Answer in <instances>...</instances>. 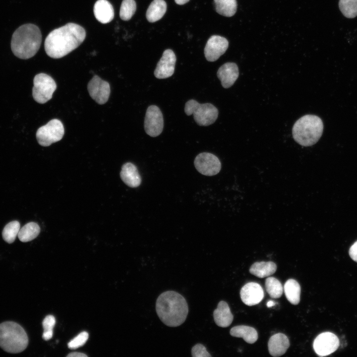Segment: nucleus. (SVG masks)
Wrapping results in <instances>:
<instances>
[{
	"label": "nucleus",
	"mask_w": 357,
	"mask_h": 357,
	"mask_svg": "<svg viewBox=\"0 0 357 357\" xmlns=\"http://www.w3.org/2000/svg\"><path fill=\"white\" fill-rule=\"evenodd\" d=\"M85 37L84 28L76 23H67L48 34L44 44L46 53L52 58H61L76 49Z\"/></svg>",
	"instance_id": "obj_1"
},
{
	"label": "nucleus",
	"mask_w": 357,
	"mask_h": 357,
	"mask_svg": "<svg viewBox=\"0 0 357 357\" xmlns=\"http://www.w3.org/2000/svg\"><path fill=\"white\" fill-rule=\"evenodd\" d=\"M156 310L164 324L175 327L185 321L188 312V306L186 299L180 294L174 291H167L158 297Z\"/></svg>",
	"instance_id": "obj_2"
},
{
	"label": "nucleus",
	"mask_w": 357,
	"mask_h": 357,
	"mask_svg": "<svg viewBox=\"0 0 357 357\" xmlns=\"http://www.w3.org/2000/svg\"><path fill=\"white\" fill-rule=\"evenodd\" d=\"M41 42L42 34L39 27L33 24H25L13 33L11 49L16 57L21 59H28L37 53Z\"/></svg>",
	"instance_id": "obj_3"
},
{
	"label": "nucleus",
	"mask_w": 357,
	"mask_h": 357,
	"mask_svg": "<svg viewBox=\"0 0 357 357\" xmlns=\"http://www.w3.org/2000/svg\"><path fill=\"white\" fill-rule=\"evenodd\" d=\"M323 130L321 119L317 116H303L295 123L292 133L294 140L303 146L315 144L321 137Z\"/></svg>",
	"instance_id": "obj_4"
},
{
	"label": "nucleus",
	"mask_w": 357,
	"mask_h": 357,
	"mask_svg": "<svg viewBox=\"0 0 357 357\" xmlns=\"http://www.w3.org/2000/svg\"><path fill=\"white\" fill-rule=\"evenodd\" d=\"M28 344L26 332L19 324L13 321L0 324V347L4 351L19 353L25 350Z\"/></svg>",
	"instance_id": "obj_5"
},
{
	"label": "nucleus",
	"mask_w": 357,
	"mask_h": 357,
	"mask_svg": "<svg viewBox=\"0 0 357 357\" xmlns=\"http://www.w3.org/2000/svg\"><path fill=\"white\" fill-rule=\"evenodd\" d=\"M184 112L187 116L192 115L195 122L200 126L213 124L218 116V110L214 105L210 103L200 104L193 99L185 103Z\"/></svg>",
	"instance_id": "obj_6"
},
{
	"label": "nucleus",
	"mask_w": 357,
	"mask_h": 357,
	"mask_svg": "<svg viewBox=\"0 0 357 357\" xmlns=\"http://www.w3.org/2000/svg\"><path fill=\"white\" fill-rule=\"evenodd\" d=\"M33 84L32 96L35 101L40 104L49 101L57 89V84L53 78L44 73L35 76Z\"/></svg>",
	"instance_id": "obj_7"
},
{
	"label": "nucleus",
	"mask_w": 357,
	"mask_h": 357,
	"mask_svg": "<svg viewBox=\"0 0 357 357\" xmlns=\"http://www.w3.org/2000/svg\"><path fill=\"white\" fill-rule=\"evenodd\" d=\"M64 129L62 122L58 119H53L46 124L38 128L36 138L42 146H49L60 140L63 136Z\"/></svg>",
	"instance_id": "obj_8"
},
{
	"label": "nucleus",
	"mask_w": 357,
	"mask_h": 357,
	"mask_svg": "<svg viewBox=\"0 0 357 357\" xmlns=\"http://www.w3.org/2000/svg\"><path fill=\"white\" fill-rule=\"evenodd\" d=\"M144 126L146 133L151 137H156L162 133L164 127L163 117L157 106L151 105L148 107Z\"/></svg>",
	"instance_id": "obj_9"
},
{
	"label": "nucleus",
	"mask_w": 357,
	"mask_h": 357,
	"mask_svg": "<svg viewBox=\"0 0 357 357\" xmlns=\"http://www.w3.org/2000/svg\"><path fill=\"white\" fill-rule=\"evenodd\" d=\"M340 341L337 336L329 332L318 335L313 343V349L320 357L326 356L336 351L338 348Z\"/></svg>",
	"instance_id": "obj_10"
},
{
	"label": "nucleus",
	"mask_w": 357,
	"mask_h": 357,
	"mask_svg": "<svg viewBox=\"0 0 357 357\" xmlns=\"http://www.w3.org/2000/svg\"><path fill=\"white\" fill-rule=\"evenodd\" d=\"M194 164L200 173L208 176L217 174L221 168V164L218 158L208 152L199 154L195 158Z\"/></svg>",
	"instance_id": "obj_11"
},
{
	"label": "nucleus",
	"mask_w": 357,
	"mask_h": 357,
	"mask_svg": "<svg viewBox=\"0 0 357 357\" xmlns=\"http://www.w3.org/2000/svg\"><path fill=\"white\" fill-rule=\"evenodd\" d=\"M87 89L90 97L98 104L103 105L108 100L110 95L109 83L97 75H94L89 82Z\"/></svg>",
	"instance_id": "obj_12"
},
{
	"label": "nucleus",
	"mask_w": 357,
	"mask_h": 357,
	"mask_svg": "<svg viewBox=\"0 0 357 357\" xmlns=\"http://www.w3.org/2000/svg\"><path fill=\"white\" fill-rule=\"evenodd\" d=\"M229 46L228 40L218 35L209 38L204 48V55L209 61H215L223 55Z\"/></svg>",
	"instance_id": "obj_13"
},
{
	"label": "nucleus",
	"mask_w": 357,
	"mask_h": 357,
	"mask_svg": "<svg viewBox=\"0 0 357 357\" xmlns=\"http://www.w3.org/2000/svg\"><path fill=\"white\" fill-rule=\"evenodd\" d=\"M176 57L171 49L166 50L158 62L154 70V75L158 79L171 77L174 73Z\"/></svg>",
	"instance_id": "obj_14"
},
{
	"label": "nucleus",
	"mask_w": 357,
	"mask_h": 357,
	"mask_svg": "<svg viewBox=\"0 0 357 357\" xmlns=\"http://www.w3.org/2000/svg\"><path fill=\"white\" fill-rule=\"evenodd\" d=\"M240 296L242 301L247 305L252 306L259 303L264 298V291L258 283L250 282L241 289Z\"/></svg>",
	"instance_id": "obj_15"
},
{
	"label": "nucleus",
	"mask_w": 357,
	"mask_h": 357,
	"mask_svg": "<svg viewBox=\"0 0 357 357\" xmlns=\"http://www.w3.org/2000/svg\"><path fill=\"white\" fill-rule=\"evenodd\" d=\"M238 68L234 62H227L218 70L217 75L225 88L231 87L238 77Z\"/></svg>",
	"instance_id": "obj_16"
},
{
	"label": "nucleus",
	"mask_w": 357,
	"mask_h": 357,
	"mask_svg": "<svg viewBox=\"0 0 357 357\" xmlns=\"http://www.w3.org/2000/svg\"><path fill=\"white\" fill-rule=\"evenodd\" d=\"M289 346V339L285 334L281 333L272 336L268 343L269 352L273 357L284 355Z\"/></svg>",
	"instance_id": "obj_17"
},
{
	"label": "nucleus",
	"mask_w": 357,
	"mask_h": 357,
	"mask_svg": "<svg viewBox=\"0 0 357 357\" xmlns=\"http://www.w3.org/2000/svg\"><path fill=\"white\" fill-rule=\"evenodd\" d=\"M95 18L100 22L106 24L114 17V10L111 3L107 0H98L94 6Z\"/></svg>",
	"instance_id": "obj_18"
},
{
	"label": "nucleus",
	"mask_w": 357,
	"mask_h": 357,
	"mask_svg": "<svg viewBox=\"0 0 357 357\" xmlns=\"http://www.w3.org/2000/svg\"><path fill=\"white\" fill-rule=\"evenodd\" d=\"M120 176L122 180L131 187H137L141 182L137 167L130 162L126 163L122 166Z\"/></svg>",
	"instance_id": "obj_19"
},
{
	"label": "nucleus",
	"mask_w": 357,
	"mask_h": 357,
	"mask_svg": "<svg viewBox=\"0 0 357 357\" xmlns=\"http://www.w3.org/2000/svg\"><path fill=\"white\" fill-rule=\"evenodd\" d=\"M213 317L217 325L224 328L229 326L234 319L228 304L223 300L218 303L217 308L214 310Z\"/></svg>",
	"instance_id": "obj_20"
},
{
	"label": "nucleus",
	"mask_w": 357,
	"mask_h": 357,
	"mask_svg": "<svg viewBox=\"0 0 357 357\" xmlns=\"http://www.w3.org/2000/svg\"><path fill=\"white\" fill-rule=\"evenodd\" d=\"M230 335L233 337L242 338L247 343L253 344L258 339V333L253 327L239 325L231 328Z\"/></svg>",
	"instance_id": "obj_21"
},
{
	"label": "nucleus",
	"mask_w": 357,
	"mask_h": 357,
	"mask_svg": "<svg viewBox=\"0 0 357 357\" xmlns=\"http://www.w3.org/2000/svg\"><path fill=\"white\" fill-rule=\"evenodd\" d=\"M276 269V264L272 261L257 262L251 266L249 272L257 277L263 278L273 274Z\"/></svg>",
	"instance_id": "obj_22"
},
{
	"label": "nucleus",
	"mask_w": 357,
	"mask_h": 357,
	"mask_svg": "<svg viewBox=\"0 0 357 357\" xmlns=\"http://www.w3.org/2000/svg\"><path fill=\"white\" fill-rule=\"evenodd\" d=\"M167 10V4L164 0H154L146 11V18L150 22L160 20Z\"/></svg>",
	"instance_id": "obj_23"
},
{
	"label": "nucleus",
	"mask_w": 357,
	"mask_h": 357,
	"mask_svg": "<svg viewBox=\"0 0 357 357\" xmlns=\"http://www.w3.org/2000/svg\"><path fill=\"white\" fill-rule=\"evenodd\" d=\"M285 296L288 301L294 305H297L300 301V286L295 280H287L284 287Z\"/></svg>",
	"instance_id": "obj_24"
},
{
	"label": "nucleus",
	"mask_w": 357,
	"mask_h": 357,
	"mask_svg": "<svg viewBox=\"0 0 357 357\" xmlns=\"http://www.w3.org/2000/svg\"><path fill=\"white\" fill-rule=\"evenodd\" d=\"M40 232V227L37 223L29 222L20 229L17 236L21 241L26 242L36 238Z\"/></svg>",
	"instance_id": "obj_25"
},
{
	"label": "nucleus",
	"mask_w": 357,
	"mask_h": 357,
	"mask_svg": "<svg viewBox=\"0 0 357 357\" xmlns=\"http://www.w3.org/2000/svg\"><path fill=\"white\" fill-rule=\"evenodd\" d=\"M217 13L226 17L233 16L237 9L236 0H214Z\"/></svg>",
	"instance_id": "obj_26"
},
{
	"label": "nucleus",
	"mask_w": 357,
	"mask_h": 357,
	"mask_svg": "<svg viewBox=\"0 0 357 357\" xmlns=\"http://www.w3.org/2000/svg\"><path fill=\"white\" fill-rule=\"evenodd\" d=\"M20 229L18 221H13L5 225L2 232V238L8 243L14 242Z\"/></svg>",
	"instance_id": "obj_27"
},
{
	"label": "nucleus",
	"mask_w": 357,
	"mask_h": 357,
	"mask_svg": "<svg viewBox=\"0 0 357 357\" xmlns=\"http://www.w3.org/2000/svg\"><path fill=\"white\" fill-rule=\"evenodd\" d=\"M265 288L269 296L274 298L281 297L283 288L281 282L276 278L269 277L266 279Z\"/></svg>",
	"instance_id": "obj_28"
},
{
	"label": "nucleus",
	"mask_w": 357,
	"mask_h": 357,
	"mask_svg": "<svg viewBox=\"0 0 357 357\" xmlns=\"http://www.w3.org/2000/svg\"><path fill=\"white\" fill-rule=\"evenodd\" d=\"M339 6L345 17L353 18L357 16V0H340Z\"/></svg>",
	"instance_id": "obj_29"
},
{
	"label": "nucleus",
	"mask_w": 357,
	"mask_h": 357,
	"mask_svg": "<svg viewBox=\"0 0 357 357\" xmlns=\"http://www.w3.org/2000/svg\"><path fill=\"white\" fill-rule=\"evenodd\" d=\"M136 4L134 0H123L120 8L119 16L124 21L131 19L135 12Z\"/></svg>",
	"instance_id": "obj_30"
},
{
	"label": "nucleus",
	"mask_w": 357,
	"mask_h": 357,
	"mask_svg": "<svg viewBox=\"0 0 357 357\" xmlns=\"http://www.w3.org/2000/svg\"><path fill=\"white\" fill-rule=\"evenodd\" d=\"M88 337L89 335L87 332H81L68 343V348L75 349L82 346L87 341Z\"/></svg>",
	"instance_id": "obj_31"
},
{
	"label": "nucleus",
	"mask_w": 357,
	"mask_h": 357,
	"mask_svg": "<svg viewBox=\"0 0 357 357\" xmlns=\"http://www.w3.org/2000/svg\"><path fill=\"white\" fill-rule=\"evenodd\" d=\"M193 357H210L211 355L207 351L205 347L201 344H197L191 349Z\"/></svg>",
	"instance_id": "obj_32"
},
{
	"label": "nucleus",
	"mask_w": 357,
	"mask_h": 357,
	"mask_svg": "<svg viewBox=\"0 0 357 357\" xmlns=\"http://www.w3.org/2000/svg\"><path fill=\"white\" fill-rule=\"evenodd\" d=\"M55 324L56 319L55 317L52 315H47L42 322L44 332L53 331Z\"/></svg>",
	"instance_id": "obj_33"
},
{
	"label": "nucleus",
	"mask_w": 357,
	"mask_h": 357,
	"mask_svg": "<svg viewBox=\"0 0 357 357\" xmlns=\"http://www.w3.org/2000/svg\"><path fill=\"white\" fill-rule=\"evenodd\" d=\"M349 253L350 257L357 262V240L350 247Z\"/></svg>",
	"instance_id": "obj_34"
},
{
	"label": "nucleus",
	"mask_w": 357,
	"mask_h": 357,
	"mask_svg": "<svg viewBox=\"0 0 357 357\" xmlns=\"http://www.w3.org/2000/svg\"><path fill=\"white\" fill-rule=\"evenodd\" d=\"M53 331H46L43 333L42 337L45 340H49L53 337Z\"/></svg>",
	"instance_id": "obj_35"
},
{
	"label": "nucleus",
	"mask_w": 357,
	"mask_h": 357,
	"mask_svg": "<svg viewBox=\"0 0 357 357\" xmlns=\"http://www.w3.org/2000/svg\"><path fill=\"white\" fill-rule=\"evenodd\" d=\"M67 357H87V355L81 353H77V352H74V353H71L69 354Z\"/></svg>",
	"instance_id": "obj_36"
},
{
	"label": "nucleus",
	"mask_w": 357,
	"mask_h": 357,
	"mask_svg": "<svg viewBox=\"0 0 357 357\" xmlns=\"http://www.w3.org/2000/svg\"><path fill=\"white\" fill-rule=\"evenodd\" d=\"M189 0H175L176 3L179 5H182L187 3Z\"/></svg>",
	"instance_id": "obj_37"
},
{
	"label": "nucleus",
	"mask_w": 357,
	"mask_h": 357,
	"mask_svg": "<svg viewBox=\"0 0 357 357\" xmlns=\"http://www.w3.org/2000/svg\"><path fill=\"white\" fill-rule=\"evenodd\" d=\"M275 305V302L272 300H269L267 303V306L268 307H271Z\"/></svg>",
	"instance_id": "obj_38"
}]
</instances>
